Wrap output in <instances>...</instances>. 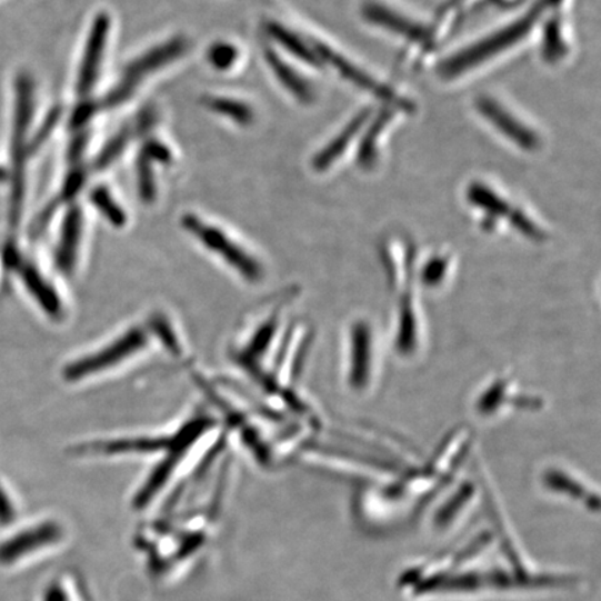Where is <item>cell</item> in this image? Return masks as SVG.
<instances>
[{
    "label": "cell",
    "mask_w": 601,
    "mask_h": 601,
    "mask_svg": "<svg viewBox=\"0 0 601 601\" xmlns=\"http://www.w3.org/2000/svg\"><path fill=\"white\" fill-rule=\"evenodd\" d=\"M91 200L93 206H96L99 211L103 213V217L109 220L113 226H124L126 214L121 211L118 203L114 202L112 196L109 194V191L104 187H98V189L92 191Z\"/></svg>",
    "instance_id": "obj_22"
},
{
    "label": "cell",
    "mask_w": 601,
    "mask_h": 601,
    "mask_svg": "<svg viewBox=\"0 0 601 601\" xmlns=\"http://www.w3.org/2000/svg\"><path fill=\"white\" fill-rule=\"evenodd\" d=\"M82 230V213L80 208H71L66 214L57 251V263L59 270L69 274L73 272L77 250H79Z\"/></svg>",
    "instance_id": "obj_14"
},
{
    "label": "cell",
    "mask_w": 601,
    "mask_h": 601,
    "mask_svg": "<svg viewBox=\"0 0 601 601\" xmlns=\"http://www.w3.org/2000/svg\"><path fill=\"white\" fill-rule=\"evenodd\" d=\"M237 59V49L229 43H217L209 49L208 60L214 69L228 70L233 66Z\"/></svg>",
    "instance_id": "obj_25"
},
{
    "label": "cell",
    "mask_w": 601,
    "mask_h": 601,
    "mask_svg": "<svg viewBox=\"0 0 601 601\" xmlns=\"http://www.w3.org/2000/svg\"><path fill=\"white\" fill-rule=\"evenodd\" d=\"M206 104L209 109L213 110L219 114L226 116L231 120H234L236 123L241 126H250L253 120V113L248 104L234 101L230 98H209L206 101Z\"/></svg>",
    "instance_id": "obj_21"
},
{
    "label": "cell",
    "mask_w": 601,
    "mask_h": 601,
    "mask_svg": "<svg viewBox=\"0 0 601 601\" xmlns=\"http://www.w3.org/2000/svg\"><path fill=\"white\" fill-rule=\"evenodd\" d=\"M268 30L269 34L272 36L276 41H279L287 51H290L296 58L301 59L302 62L318 66V68L319 66H322L321 60L317 57L312 46L302 40L296 32L287 30L286 27L276 23L268 24Z\"/></svg>",
    "instance_id": "obj_19"
},
{
    "label": "cell",
    "mask_w": 601,
    "mask_h": 601,
    "mask_svg": "<svg viewBox=\"0 0 601 601\" xmlns=\"http://www.w3.org/2000/svg\"><path fill=\"white\" fill-rule=\"evenodd\" d=\"M187 42L183 38H174V40L163 43V46L153 48L151 51L142 54L141 58L134 60V62L127 66L123 77L114 90L109 93L104 104L107 107H118L121 102H124L127 98L134 92L136 88L153 71L163 68L164 64L173 62L186 52Z\"/></svg>",
    "instance_id": "obj_6"
},
{
    "label": "cell",
    "mask_w": 601,
    "mask_h": 601,
    "mask_svg": "<svg viewBox=\"0 0 601 601\" xmlns=\"http://www.w3.org/2000/svg\"><path fill=\"white\" fill-rule=\"evenodd\" d=\"M451 263L453 259L447 253H435L424 262L421 273V281L428 289H435V287L443 286L451 270Z\"/></svg>",
    "instance_id": "obj_20"
},
{
    "label": "cell",
    "mask_w": 601,
    "mask_h": 601,
    "mask_svg": "<svg viewBox=\"0 0 601 601\" xmlns=\"http://www.w3.org/2000/svg\"><path fill=\"white\" fill-rule=\"evenodd\" d=\"M213 427L211 419L201 417L194 419V421L187 422L180 432L173 435L172 445L169 447V457L164 459L157 470L149 475L148 481L142 484L140 492L137 493L134 499V505L137 509H143L152 499L161 492L164 483L172 477L174 468L179 462L183 460L186 451L196 443L200 435L207 432L209 428Z\"/></svg>",
    "instance_id": "obj_3"
},
{
    "label": "cell",
    "mask_w": 601,
    "mask_h": 601,
    "mask_svg": "<svg viewBox=\"0 0 601 601\" xmlns=\"http://www.w3.org/2000/svg\"><path fill=\"white\" fill-rule=\"evenodd\" d=\"M264 58L270 66V69L273 70L278 80L283 84L287 91L291 92V96L298 99V102L301 103H312L313 91L311 90L310 84L305 80H302V77L297 74V71L292 70L289 64L283 62L278 54L273 51H264Z\"/></svg>",
    "instance_id": "obj_18"
},
{
    "label": "cell",
    "mask_w": 601,
    "mask_h": 601,
    "mask_svg": "<svg viewBox=\"0 0 601 601\" xmlns=\"http://www.w3.org/2000/svg\"><path fill=\"white\" fill-rule=\"evenodd\" d=\"M147 340V333L142 329L132 328L124 335L116 339L112 344L97 351L96 354L70 363L69 367H66L63 377L69 382H76V380L87 378L88 374L102 372L142 350Z\"/></svg>",
    "instance_id": "obj_8"
},
{
    "label": "cell",
    "mask_w": 601,
    "mask_h": 601,
    "mask_svg": "<svg viewBox=\"0 0 601 601\" xmlns=\"http://www.w3.org/2000/svg\"><path fill=\"white\" fill-rule=\"evenodd\" d=\"M86 143H87V136H81L77 138V140L73 142V146H71L70 148L71 161H79L82 149L86 148Z\"/></svg>",
    "instance_id": "obj_31"
},
{
    "label": "cell",
    "mask_w": 601,
    "mask_h": 601,
    "mask_svg": "<svg viewBox=\"0 0 601 601\" xmlns=\"http://www.w3.org/2000/svg\"><path fill=\"white\" fill-rule=\"evenodd\" d=\"M14 267L19 268L21 280L24 281L27 289L36 297L38 304L42 310L53 318H58L62 313V304H60L57 292L52 287L43 280L42 276L37 272L31 264L16 262Z\"/></svg>",
    "instance_id": "obj_17"
},
{
    "label": "cell",
    "mask_w": 601,
    "mask_h": 601,
    "mask_svg": "<svg viewBox=\"0 0 601 601\" xmlns=\"http://www.w3.org/2000/svg\"><path fill=\"white\" fill-rule=\"evenodd\" d=\"M369 112H371V110L368 109L358 113L355 118L344 127L343 131H341L334 140L330 141L327 148L318 153L317 158L313 159V169L318 170V172H324V170L332 167V164L343 156L345 149L350 147L352 140H354L358 132H360L363 124H365Z\"/></svg>",
    "instance_id": "obj_16"
},
{
    "label": "cell",
    "mask_w": 601,
    "mask_h": 601,
    "mask_svg": "<svg viewBox=\"0 0 601 601\" xmlns=\"http://www.w3.org/2000/svg\"><path fill=\"white\" fill-rule=\"evenodd\" d=\"M173 438H136L98 441L82 447L88 453L120 454V453H157L168 451Z\"/></svg>",
    "instance_id": "obj_15"
},
{
    "label": "cell",
    "mask_w": 601,
    "mask_h": 601,
    "mask_svg": "<svg viewBox=\"0 0 601 601\" xmlns=\"http://www.w3.org/2000/svg\"><path fill=\"white\" fill-rule=\"evenodd\" d=\"M82 180H84V176H82L80 172H76L74 174L70 176L68 184H66V189H64V200H68V198L74 197L77 192L80 191Z\"/></svg>",
    "instance_id": "obj_28"
},
{
    "label": "cell",
    "mask_w": 601,
    "mask_h": 601,
    "mask_svg": "<svg viewBox=\"0 0 601 601\" xmlns=\"http://www.w3.org/2000/svg\"><path fill=\"white\" fill-rule=\"evenodd\" d=\"M142 156H146L149 161H158V162H169L170 158V151L167 147L162 146L161 142H148L146 149H143Z\"/></svg>",
    "instance_id": "obj_26"
},
{
    "label": "cell",
    "mask_w": 601,
    "mask_h": 601,
    "mask_svg": "<svg viewBox=\"0 0 601 601\" xmlns=\"http://www.w3.org/2000/svg\"><path fill=\"white\" fill-rule=\"evenodd\" d=\"M515 380L510 377H500L493 380L492 383L483 390V393L478 397L477 411L483 417L498 415L500 410L507 404H514L521 407L533 405L537 407V397L518 395L517 394Z\"/></svg>",
    "instance_id": "obj_12"
},
{
    "label": "cell",
    "mask_w": 601,
    "mask_h": 601,
    "mask_svg": "<svg viewBox=\"0 0 601 601\" xmlns=\"http://www.w3.org/2000/svg\"><path fill=\"white\" fill-rule=\"evenodd\" d=\"M14 515L13 504L10 503L8 494L0 487V523L8 525L10 521L14 520Z\"/></svg>",
    "instance_id": "obj_27"
},
{
    "label": "cell",
    "mask_w": 601,
    "mask_h": 601,
    "mask_svg": "<svg viewBox=\"0 0 601 601\" xmlns=\"http://www.w3.org/2000/svg\"><path fill=\"white\" fill-rule=\"evenodd\" d=\"M63 539V529L59 523L47 521L38 525L21 529L12 537L0 542V567L10 568L30 560L32 555L52 548Z\"/></svg>",
    "instance_id": "obj_7"
},
{
    "label": "cell",
    "mask_w": 601,
    "mask_h": 601,
    "mask_svg": "<svg viewBox=\"0 0 601 601\" xmlns=\"http://www.w3.org/2000/svg\"><path fill=\"white\" fill-rule=\"evenodd\" d=\"M349 344L347 380L355 393H368L377 378L379 360L374 330L367 319L352 323Z\"/></svg>",
    "instance_id": "obj_4"
},
{
    "label": "cell",
    "mask_w": 601,
    "mask_h": 601,
    "mask_svg": "<svg viewBox=\"0 0 601 601\" xmlns=\"http://www.w3.org/2000/svg\"><path fill=\"white\" fill-rule=\"evenodd\" d=\"M367 20L373 24L383 27V29L395 32L401 37L413 42H429L430 34L424 27L413 23L411 19L405 18L395 10L384 7L380 3H368L363 9Z\"/></svg>",
    "instance_id": "obj_13"
},
{
    "label": "cell",
    "mask_w": 601,
    "mask_h": 601,
    "mask_svg": "<svg viewBox=\"0 0 601 601\" xmlns=\"http://www.w3.org/2000/svg\"><path fill=\"white\" fill-rule=\"evenodd\" d=\"M468 200L473 207L482 209L487 214L484 224L490 226L494 220L507 219L510 224L520 230L522 234L532 240H543L544 231L537 222H533L522 209L514 208L510 202H507L503 197L489 187L483 184H473L468 192Z\"/></svg>",
    "instance_id": "obj_9"
},
{
    "label": "cell",
    "mask_w": 601,
    "mask_h": 601,
    "mask_svg": "<svg viewBox=\"0 0 601 601\" xmlns=\"http://www.w3.org/2000/svg\"><path fill=\"white\" fill-rule=\"evenodd\" d=\"M560 2L561 0H539L525 16L515 20L514 23L443 60L439 66L440 76L447 80L453 79V77L475 69L478 64L488 62L495 54L505 52L507 49L514 47L515 43L522 41L531 32L540 18H542L544 10Z\"/></svg>",
    "instance_id": "obj_1"
},
{
    "label": "cell",
    "mask_w": 601,
    "mask_h": 601,
    "mask_svg": "<svg viewBox=\"0 0 601 601\" xmlns=\"http://www.w3.org/2000/svg\"><path fill=\"white\" fill-rule=\"evenodd\" d=\"M110 29V20L107 14H99L93 21L90 38H88L84 59H82L77 91L80 96H88L96 86L99 63H101L104 47Z\"/></svg>",
    "instance_id": "obj_11"
},
{
    "label": "cell",
    "mask_w": 601,
    "mask_h": 601,
    "mask_svg": "<svg viewBox=\"0 0 601 601\" xmlns=\"http://www.w3.org/2000/svg\"><path fill=\"white\" fill-rule=\"evenodd\" d=\"M138 189H140V196L143 202H152L156 200L157 186L156 179H153V172L151 168V161L146 156H141L138 159Z\"/></svg>",
    "instance_id": "obj_23"
},
{
    "label": "cell",
    "mask_w": 601,
    "mask_h": 601,
    "mask_svg": "<svg viewBox=\"0 0 601 601\" xmlns=\"http://www.w3.org/2000/svg\"><path fill=\"white\" fill-rule=\"evenodd\" d=\"M131 131L126 129L120 131L118 136L113 137L112 141L108 142V146L103 148V151L99 153L96 162L97 170H103L113 163L119 158L120 153L124 151L127 143H129Z\"/></svg>",
    "instance_id": "obj_24"
},
{
    "label": "cell",
    "mask_w": 601,
    "mask_h": 601,
    "mask_svg": "<svg viewBox=\"0 0 601 601\" xmlns=\"http://www.w3.org/2000/svg\"><path fill=\"white\" fill-rule=\"evenodd\" d=\"M58 116H59V113H52L51 116H49V118L47 120V123L43 124V127H42V129L40 131V134H38L37 138H36V141H34L36 148L40 147L42 141H43V138H47L49 132H51V130L53 129L54 123H57V121H58ZM34 146H32V147H34Z\"/></svg>",
    "instance_id": "obj_29"
},
{
    "label": "cell",
    "mask_w": 601,
    "mask_h": 601,
    "mask_svg": "<svg viewBox=\"0 0 601 601\" xmlns=\"http://www.w3.org/2000/svg\"><path fill=\"white\" fill-rule=\"evenodd\" d=\"M34 90L30 76L21 74L16 86V113L13 129V192L12 209H10V220L13 226H18L20 220L21 207L24 198V162L27 148V131H29L34 109Z\"/></svg>",
    "instance_id": "obj_2"
},
{
    "label": "cell",
    "mask_w": 601,
    "mask_h": 601,
    "mask_svg": "<svg viewBox=\"0 0 601 601\" xmlns=\"http://www.w3.org/2000/svg\"><path fill=\"white\" fill-rule=\"evenodd\" d=\"M92 114L91 104H82L81 108L77 109L73 119H71V124L74 127L84 123L86 120L90 119Z\"/></svg>",
    "instance_id": "obj_30"
},
{
    "label": "cell",
    "mask_w": 601,
    "mask_h": 601,
    "mask_svg": "<svg viewBox=\"0 0 601 601\" xmlns=\"http://www.w3.org/2000/svg\"><path fill=\"white\" fill-rule=\"evenodd\" d=\"M183 226L187 230L191 231L192 236L197 237L208 250L218 253V256L224 259L230 267H233L242 278L251 281V283H258V281L262 279L263 269L261 264H259L250 253L242 250L236 242L231 241L228 236L222 233V231L202 222V220L194 217V214H187L183 219Z\"/></svg>",
    "instance_id": "obj_5"
},
{
    "label": "cell",
    "mask_w": 601,
    "mask_h": 601,
    "mask_svg": "<svg viewBox=\"0 0 601 601\" xmlns=\"http://www.w3.org/2000/svg\"><path fill=\"white\" fill-rule=\"evenodd\" d=\"M478 112H481L484 119L500 131L507 140L514 142L518 148L523 151L533 152L540 148L539 136L531 127L523 124L514 113H511L509 109L503 104L495 101L490 97H481L477 101Z\"/></svg>",
    "instance_id": "obj_10"
}]
</instances>
